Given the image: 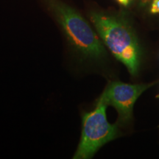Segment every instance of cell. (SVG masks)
<instances>
[{"label": "cell", "mask_w": 159, "mask_h": 159, "mask_svg": "<svg viewBox=\"0 0 159 159\" xmlns=\"http://www.w3.org/2000/svg\"><path fill=\"white\" fill-rule=\"evenodd\" d=\"M116 1L118 2L119 4H121V5L124 6L128 5L130 2V0H116Z\"/></svg>", "instance_id": "obj_6"}, {"label": "cell", "mask_w": 159, "mask_h": 159, "mask_svg": "<svg viewBox=\"0 0 159 159\" xmlns=\"http://www.w3.org/2000/svg\"><path fill=\"white\" fill-rule=\"evenodd\" d=\"M107 106L98 99L94 110L83 114L80 140L73 158H93L103 145L116 138L117 125L108 122L106 116Z\"/></svg>", "instance_id": "obj_3"}, {"label": "cell", "mask_w": 159, "mask_h": 159, "mask_svg": "<svg viewBox=\"0 0 159 159\" xmlns=\"http://www.w3.org/2000/svg\"><path fill=\"white\" fill-rule=\"evenodd\" d=\"M49 5L69 44L80 56L90 60H100L106 56L102 43L78 12L56 0L50 1Z\"/></svg>", "instance_id": "obj_2"}, {"label": "cell", "mask_w": 159, "mask_h": 159, "mask_svg": "<svg viewBox=\"0 0 159 159\" xmlns=\"http://www.w3.org/2000/svg\"><path fill=\"white\" fill-rule=\"evenodd\" d=\"M150 12L153 14L159 13V0H152L150 7Z\"/></svg>", "instance_id": "obj_5"}, {"label": "cell", "mask_w": 159, "mask_h": 159, "mask_svg": "<svg viewBox=\"0 0 159 159\" xmlns=\"http://www.w3.org/2000/svg\"><path fill=\"white\" fill-rule=\"evenodd\" d=\"M139 1L143 3V4H145V3H148L150 0H139Z\"/></svg>", "instance_id": "obj_7"}, {"label": "cell", "mask_w": 159, "mask_h": 159, "mask_svg": "<svg viewBox=\"0 0 159 159\" xmlns=\"http://www.w3.org/2000/svg\"><path fill=\"white\" fill-rule=\"evenodd\" d=\"M90 17L105 46L131 75H136L140 65L141 52L131 27L124 20L114 16L93 12Z\"/></svg>", "instance_id": "obj_1"}, {"label": "cell", "mask_w": 159, "mask_h": 159, "mask_svg": "<svg viewBox=\"0 0 159 159\" xmlns=\"http://www.w3.org/2000/svg\"><path fill=\"white\" fill-rule=\"evenodd\" d=\"M151 85L113 81L107 85L98 99L115 108L119 114V122L127 123L132 118L133 109L137 99Z\"/></svg>", "instance_id": "obj_4"}]
</instances>
